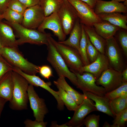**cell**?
I'll use <instances>...</instances> for the list:
<instances>
[{"label": "cell", "instance_id": "cell-42", "mask_svg": "<svg viewBox=\"0 0 127 127\" xmlns=\"http://www.w3.org/2000/svg\"><path fill=\"white\" fill-rule=\"evenodd\" d=\"M94 9L98 0H80Z\"/></svg>", "mask_w": 127, "mask_h": 127}, {"label": "cell", "instance_id": "cell-28", "mask_svg": "<svg viewBox=\"0 0 127 127\" xmlns=\"http://www.w3.org/2000/svg\"><path fill=\"white\" fill-rule=\"evenodd\" d=\"M109 104L111 111L115 117L127 108V96L119 97L110 100Z\"/></svg>", "mask_w": 127, "mask_h": 127}, {"label": "cell", "instance_id": "cell-20", "mask_svg": "<svg viewBox=\"0 0 127 127\" xmlns=\"http://www.w3.org/2000/svg\"><path fill=\"white\" fill-rule=\"evenodd\" d=\"M88 98L94 101V105L97 111L102 112L111 117L115 116L111 109L109 104L110 100L105 96H101L88 92H83Z\"/></svg>", "mask_w": 127, "mask_h": 127}, {"label": "cell", "instance_id": "cell-45", "mask_svg": "<svg viewBox=\"0 0 127 127\" xmlns=\"http://www.w3.org/2000/svg\"><path fill=\"white\" fill-rule=\"evenodd\" d=\"M123 82H127V68L126 67L122 72Z\"/></svg>", "mask_w": 127, "mask_h": 127}, {"label": "cell", "instance_id": "cell-1", "mask_svg": "<svg viewBox=\"0 0 127 127\" xmlns=\"http://www.w3.org/2000/svg\"><path fill=\"white\" fill-rule=\"evenodd\" d=\"M13 88L10 107L12 109L21 110L27 109L28 99L27 90L29 83L23 77L12 71Z\"/></svg>", "mask_w": 127, "mask_h": 127}, {"label": "cell", "instance_id": "cell-22", "mask_svg": "<svg viewBox=\"0 0 127 127\" xmlns=\"http://www.w3.org/2000/svg\"><path fill=\"white\" fill-rule=\"evenodd\" d=\"M83 25L85 32L91 44L100 53L105 55L106 40L97 33L93 27Z\"/></svg>", "mask_w": 127, "mask_h": 127}, {"label": "cell", "instance_id": "cell-26", "mask_svg": "<svg viewBox=\"0 0 127 127\" xmlns=\"http://www.w3.org/2000/svg\"><path fill=\"white\" fill-rule=\"evenodd\" d=\"M64 0H40L39 4L42 9L45 17L57 13Z\"/></svg>", "mask_w": 127, "mask_h": 127}, {"label": "cell", "instance_id": "cell-10", "mask_svg": "<svg viewBox=\"0 0 127 127\" xmlns=\"http://www.w3.org/2000/svg\"><path fill=\"white\" fill-rule=\"evenodd\" d=\"M121 73L109 67L104 71L96 80V83L101 85L107 93L109 92L123 83Z\"/></svg>", "mask_w": 127, "mask_h": 127}, {"label": "cell", "instance_id": "cell-27", "mask_svg": "<svg viewBox=\"0 0 127 127\" xmlns=\"http://www.w3.org/2000/svg\"><path fill=\"white\" fill-rule=\"evenodd\" d=\"M53 83L58 89V91H57V93L64 105L69 110L74 111L78 105L71 97L57 84L56 81H54Z\"/></svg>", "mask_w": 127, "mask_h": 127}, {"label": "cell", "instance_id": "cell-39", "mask_svg": "<svg viewBox=\"0 0 127 127\" xmlns=\"http://www.w3.org/2000/svg\"><path fill=\"white\" fill-rule=\"evenodd\" d=\"M26 127H46L47 124V122L38 121L36 120L32 121L27 119L24 122Z\"/></svg>", "mask_w": 127, "mask_h": 127}, {"label": "cell", "instance_id": "cell-37", "mask_svg": "<svg viewBox=\"0 0 127 127\" xmlns=\"http://www.w3.org/2000/svg\"><path fill=\"white\" fill-rule=\"evenodd\" d=\"M14 67L0 55V79L7 72L13 71Z\"/></svg>", "mask_w": 127, "mask_h": 127}, {"label": "cell", "instance_id": "cell-11", "mask_svg": "<svg viewBox=\"0 0 127 127\" xmlns=\"http://www.w3.org/2000/svg\"><path fill=\"white\" fill-rule=\"evenodd\" d=\"M27 92L30 106L35 120L38 121H44L45 115L48 112L44 100L39 97L33 86L31 84L28 86Z\"/></svg>", "mask_w": 127, "mask_h": 127}, {"label": "cell", "instance_id": "cell-18", "mask_svg": "<svg viewBox=\"0 0 127 127\" xmlns=\"http://www.w3.org/2000/svg\"><path fill=\"white\" fill-rule=\"evenodd\" d=\"M12 28L7 24L0 22V42L3 47L18 48L16 40Z\"/></svg>", "mask_w": 127, "mask_h": 127}, {"label": "cell", "instance_id": "cell-51", "mask_svg": "<svg viewBox=\"0 0 127 127\" xmlns=\"http://www.w3.org/2000/svg\"></svg>", "mask_w": 127, "mask_h": 127}, {"label": "cell", "instance_id": "cell-21", "mask_svg": "<svg viewBox=\"0 0 127 127\" xmlns=\"http://www.w3.org/2000/svg\"><path fill=\"white\" fill-rule=\"evenodd\" d=\"M69 37L66 40L58 42L72 47L76 49L79 54V45L82 34L81 24L78 18L71 32Z\"/></svg>", "mask_w": 127, "mask_h": 127}, {"label": "cell", "instance_id": "cell-6", "mask_svg": "<svg viewBox=\"0 0 127 127\" xmlns=\"http://www.w3.org/2000/svg\"><path fill=\"white\" fill-rule=\"evenodd\" d=\"M106 41L105 55L108 60L109 67L122 72L126 67L121 49L114 36Z\"/></svg>", "mask_w": 127, "mask_h": 127}, {"label": "cell", "instance_id": "cell-47", "mask_svg": "<svg viewBox=\"0 0 127 127\" xmlns=\"http://www.w3.org/2000/svg\"><path fill=\"white\" fill-rule=\"evenodd\" d=\"M3 47L2 46L0 42V55H1V53L2 51Z\"/></svg>", "mask_w": 127, "mask_h": 127}, {"label": "cell", "instance_id": "cell-9", "mask_svg": "<svg viewBox=\"0 0 127 127\" xmlns=\"http://www.w3.org/2000/svg\"><path fill=\"white\" fill-rule=\"evenodd\" d=\"M73 72L77 77V88L83 92H88L100 96H105L107 93L105 89L103 87L97 85L96 79L92 74L87 72L82 74L77 72Z\"/></svg>", "mask_w": 127, "mask_h": 127}, {"label": "cell", "instance_id": "cell-25", "mask_svg": "<svg viewBox=\"0 0 127 127\" xmlns=\"http://www.w3.org/2000/svg\"><path fill=\"white\" fill-rule=\"evenodd\" d=\"M65 78L63 76H59L56 81L71 97L78 105L80 104L86 97L83 94L79 93L71 87L66 82Z\"/></svg>", "mask_w": 127, "mask_h": 127}, {"label": "cell", "instance_id": "cell-44", "mask_svg": "<svg viewBox=\"0 0 127 127\" xmlns=\"http://www.w3.org/2000/svg\"><path fill=\"white\" fill-rule=\"evenodd\" d=\"M50 127H69L66 123L61 125H59L57 123L56 121H52L51 123Z\"/></svg>", "mask_w": 127, "mask_h": 127}, {"label": "cell", "instance_id": "cell-12", "mask_svg": "<svg viewBox=\"0 0 127 127\" xmlns=\"http://www.w3.org/2000/svg\"><path fill=\"white\" fill-rule=\"evenodd\" d=\"M91 100L86 97L74 111L73 115L70 120L66 123L69 127H79L83 125L86 116L90 113L97 111Z\"/></svg>", "mask_w": 127, "mask_h": 127}, {"label": "cell", "instance_id": "cell-19", "mask_svg": "<svg viewBox=\"0 0 127 127\" xmlns=\"http://www.w3.org/2000/svg\"><path fill=\"white\" fill-rule=\"evenodd\" d=\"M12 71H8L0 79V97L9 102L12 98L13 88Z\"/></svg>", "mask_w": 127, "mask_h": 127}, {"label": "cell", "instance_id": "cell-41", "mask_svg": "<svg viewBox=\"0 0 127 127\" xmlns=\"http://www.w3.org/2000/svg\"><path fill=\"white\" fill-rule=\"evenodd\" d=\"M11 0H0V13L2 14L7 8L8 3Z\"/></svg>", "mask_w": 127, "mask_h": 127}, {"label": "cell", "instance_id": "cell-7", "mask_svg": "<svg viewBox=\"0 0 127 127\" xmlns=\"http://www.w3.org/2000/svg\"><path fill=\"white\" fill-rule=\"evenodd\" d=\"M75 10L79 21L83 25L93 27L94 24L102 21L94 10L80 0H67Z\"/></svg>", "mask_w": 127, "mask_h": 127}, {"label": "cell", "instance_id": "cell-15", "mask_svg": "<svg viewBox=\"0 0 127 127\" xmlns=\"http://www.w3.org/2000/svg\"><path fill=\"white\" fill-rule=\"evenodd\" d=\"M13 71L16 72L23 77L29 84L33 86L41 87L48 91L53 96L56 100L58 109L60 110L64 109V103L60 98L57 91H54L50 87V83L45 82L36 75H30L26 74L16 67H14Z\"/></svg>", "mask_w": 127, "mask_h": 127}, {"label": "cell", "instance_id": "cell-4", "mask_svg": "<svg viewBox=\"0 0 127 127\" xmlns=\"http://www.w3.org/2000/svg\"><path fill=\"white\" fill-rule=\"evenodd\" d=\"M1 55L13 66L30 75L39 73L40 66L36 65L25 59L18 48L3 47Z\"/></svg>", "mask_w": 127, "mask_h": 127}, {"label": "cell", "instance_id": "cell-38", "mask_svg": "<svg viewBox=\"0 0 127 127\" xmlns=\"http://www.w3.org/2000/svg\"><path fill=\"white\" fill-rule=\"evenodd\" d=\"M39 73L43 77L48 80L53 76L52 69L50 66L47 65L40 66Z\"/></svg>", "mask_w": 127, "mask_h": 127}, {"label": "cell", "instance_id": "cell-33", "mask_svg": "<svg viewBox=\"0 0 127 127\" xmlns=\"http://www.w3.org/2000/svg\"><path fill=\"white\" fill-rule=\"evenodd\" d=\"M122 29V28H121ZM121 29L118 31L117 38L121 50L126 58L127 57V30Z\"/></svg>", "mask_w": 127, "mask_h": 127}, {"label": "cell", "instance_id": "cell-29", "mask_svg": "<svg viewBox=\"0 0 127 127\" xmlns=\"http://www.w3.org/2000/svg\"><path fill=\"white\" fill-rule=\"evenodd\" d=\"M81 24L82 34L79 43V54L84 66H86L90 63L88 58L87 53V35L84 30L83 24Z\"/></svg>", "mask_w": 127, "mask_h": 127}, {"label": "cell", "instance_id": "cell-31", "mask_svg": "<svg viewBox=\"0 0 127 127\" xmlns=\"http://www.w3.org/2000/svg\"><path fill=\"white\" fill-rule=\"evenodd\" d=\"M104 96L109 100L119 97L127 96V82H123L118 87L109 92L107 93Z\"/></svg>", "mask_w": 127, "mask_h": 127}, {"label": "cell", "instance_id": "cell-40", "mask_svg": "<svg viewBox=\"0 0 127 127\" xmlns=\"http://www.w3.org/2000/svg\"><path fill=\"white\" fill-rule=\"evenodd\" d=\"M27 8L39 4L40 0H18Z\"/></svg>", "mask_w": 127, "mask_h": 127}, {"label": "cell", "instance_id": "cell-32", "mask_svg": "<svg viewBox=\"0 0 127 127\" xmlns=\"http://www.w3.org/2000/svg\"><path fill=\"white\" fill-rule=\"evenodd\" d=\"M111 127H125L127 121V108L116 115Z\"/></svg>", "mask_w": 127, "mask_h": 127}, {"label": "cell", "instance_id": "cell-24", "mask_svg": "<svg viewBox=\"0 0 127 127\" xmlns=\"http://www.w3.org/2000/svg\"><path fill=\"white\" fill-rule=\"evenodd\" d=\"M120 13L114 12L98 15L102 20L107 21L121 28L127 30V16Z\"/></svg>", "mask_w": 127, "mask_h": 127}, {"label": "cell", "instance_id": "cell-2", "mask_svg": "<svg viewBox=\"0 0 127 127\" xmlns=\"http://www.w3.org/2000/svg\"><path fill=\"white\" fill-rule=\"evenodd\" d=\"M7 23L15 31L16 36L18 38L16 40L18 46L25 43L37 45H47L48 44L49 33H44L35 29L28 28L20 24L8 21Z\"/></svg>", "mask_w": 127, "mask_h": 127}, {"label": "cell", "instance_id": "cell-48", "mask_svg": "<svg viewBox=\"0 0 127 127\" xmlns=\"http://www.w3.org/2000/svg\"><path fill=\"white\" fill-rule=\"evenodd\" d=\"M124 2L123 4H124L126 6H127V0H125L124 1Z\"/></svg>", "mask_w": 127, "mask_h": 127}, {"label": "cell", "instance_id": "cell-34", "mask_svg": "<svg viewBox=\"0 0 127 127\" xmlns=\"http://www.w3.org/2000/svg\"><path fill=\"white\" fill-rule=\"evenodd\" d=\"M87 53L88 59L91 63L96 60L100 52L91 44L87 34Z\"/></svg>", "mask_w": 127, "mask_h": 127}, {"label": "cell", "instance_id": "cell-14", "mask_svg": "<svg viewBox=\"0 0 127 127\" xmlns=\"http://www.w3.org/2000/svg\"><path fill=\"white\" fill-rule=\"evenodd\" d=\"M51 30L58 38L59 41L65 40L66 35L63 31L61 23L57 13H54L45 17L37 30L45 33V30Z\"/></svg>", "mask_w": 127, "mask_h": 127}, {"label": "cell", "instance_id": "cell-46", "mask_svg": "<svg viewBox=\"0 0 127 127\" xmlns=\"http://www.w3.org/2000/svg\"><path fill=\"white\" fill-rule=\"evenodd\" d=\"M111 125L107 121H105L103 127H111Z\"/></svg>", "mask_w": 127, "mask_h": 127}, {"label": "cell", "instance_id": "cell-13", "mask_svg": "<svg viewBox=\"0 0 127 127\" xmlns=\"http://www.w3.org/2000/svg\"><path fill=\"white\" fill-rule=\"evenodd\" d=\"M21 25L24 27L36 29L39 27L45 17L39 4L27 8L23 14Z\"/></svg>", "mask_w": 127, "mask_h": 127}, {"label": "cell", "instance_id": "cell-23", "mask_svg": "<svg viewBox=\"0 0 127 127\" xmlns=\"http://www.w3.org/2000/svg\"><path fill=\"white\" fill-rule=\"evenodd\" d=\"M93 27L97 33L105 39L114 36L117 32L121 29L107 21H103L96 23Z\"/></svg>", "mask_w": 127, "mask_h": 127}, {"label": "cell", "instance_id": "cell-17", "mask_svg": "<svg viewBox=\"0 0 127 127\" xmlns=\"http://www.w3.org/2000/svg\"><path fill=\"white\" fill-rule=\"evenodd\" d=\"M94 9L95 12L97 15L104 13L127 12V6L123 3L114 0L109 1L98 0Z\"/></svg>", "mask_w": 127, "mask_h": 127}, {"label": "cell", "instance_id": "cell-43", "mask_svg": "<svg viewBox=\"0 0 127 127\" xmlns=\"http://www.w3.org/2000/svg\"><path fill=\"white\" fill-rule=\"evenodd\" d=\"M7 101L5 99L0 97V118L5 105Z\"/></svg>", "mask_w": 127, "mask_h": 127}, {"label": "cell", "instance_id": "cell-3", "mask_svg": "<svg viewBox=\"0 0 127 127\" xmlns=\"http://www.w3.org/2000/svg\"><path fill=\"white\" fill-rule=\"evenodd\" d=\"M47 45L48 51L47 59L56 71L59 77L63 76L67 78L74 85H77L75 74L68 68L63 59L51 40L49 36Z\"/></svg>", "mask_w": 127, "mask_h": 127}, {"label": "cell", "instance_id": "cell-35", "mask_svg": "<svg viewBox=\"0 0 127 127\" xmlns=\"http://www.w3.org/2000/svg\"><path fill=\"white\" fill-rule=\"evenodd\" d=\"M100 119L99 115H90L85 118L83 122V125L86 127H99Z\"/></svg>", "mask_w": 127, "mask_h": 127}, {"label": "cell", "instance_id": "cell-8", "mask_svg": "<svg viewBox=\"0 0 127 127\" xmlns=\"http://www.w3.org/2000/svg\"><path fill=\"white\" fill-rule=\"evenodd\" d=\"M63 31L66 36L69 34L78 18L75 8L67 0L63 3L57 13Z\"/></svg>", "mask_w": 127, "mask_h": 127}, {"label": "cell", "instance_id": "cell-16", "mask_svg": "<svg viewBox=\"0 0 127 127\" xmlns=\"http://www.w3.org/2000/svg\"><path fill=\"white\" fill-rule=\"evenodd\" d=\"M109 67L108 60L105 55L99 53L96 60L89 64L81 68L80 74L84 72L92 74L97 79L102 73Z\"/></svg>", "mask_w": 127, "mask_h": 127}, {"label": "cell", "instance_id": "cell-30", "mask_svg": "<svg viewBox=\"0 0 127 127\" xmlns=\"http://www.w3.org/2000/svg\"><path fill=\"white\" fill-rule=\"evenodd\" d=\"M3 19L8 22L14 23L21 24L23 15L7 8L2 14Z\"/></svg>", "mask_w": 127, "mask_h": 127}, {"label": "cell", "instance_id": "cell-50", "mask_svg": "<svg viewBox=\"0 0 127 127\" xmlns=\"http://www.w3.org/2000/svg\"><path fill=\"white\" fill-rule=\"evenodd\" d=\"M117 2H120L121 1H124L125 0H114Z\"/></svg>", "mask_w": 127, "mask_h": 127}, {"label": "cell", "instance_id": "cell-49", "mask_svg": "<svg viewBox=\"0 0 127 127\" xmlns=\"http://www.w3.org/2000/svg\"><path fill=\"white\" fill-rule=\"evenodd\" d=\"M3 19L2 15L0 13V22Z\"/></svg>", "mask_w": 127, "mask_h": 127}, {"label": "cell", "instance_id": "cell-36", "mask_svg": "<svg viewBox=\"0 0 127 127\" xmlns=\"http://www.w3.org/2000/svg\"><path fill=\"white\" fill-rule=\"evenodd\" d=\"M8 8L22 15L27 8L18 0H11L8 3Z\"/></svg>", "mask_w": 127, "mask_h": 127}, {"label": "cell", "instance_id": "cell-5", "mask_svg": "<svg viewBox=\"0 0 127 127\" xmlns=\"http://www.w3.org/2000/svg\"><path fill=\"white\" fill-rule=\"evenodd\" d=\"M49 37L70 70L80 74L81 69L84 65L78 52L72 47L57 41L51 34Z\"/></svg>", "mask_w": 127, "mask_h": 127}]
</instances>
